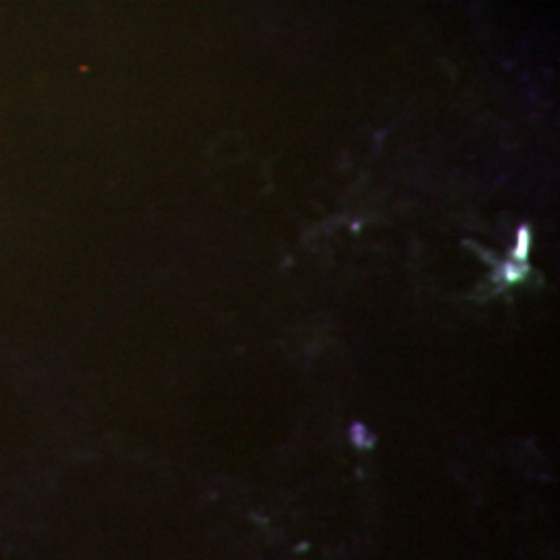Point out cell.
Listing matches in <instances>:
<instances>
[{
    "instance_id": "6da1fadb",
    "label": "cell",
    "mask_w": 560,
    "mask_h": 560,
    "mask_svg": "<svg viewBox=\"0 0 560 560\" xmlns=\"http://www.w3.org/2000/svg\"><path fill=\"white\" fill-rule=\"evenodd\" d=\"M527 251H529V230L527 228H521L519 230V239H517V249H515V255H512V258H515V262H523L525 260V255H527Z\"/></svg>"
}]
</instances>
